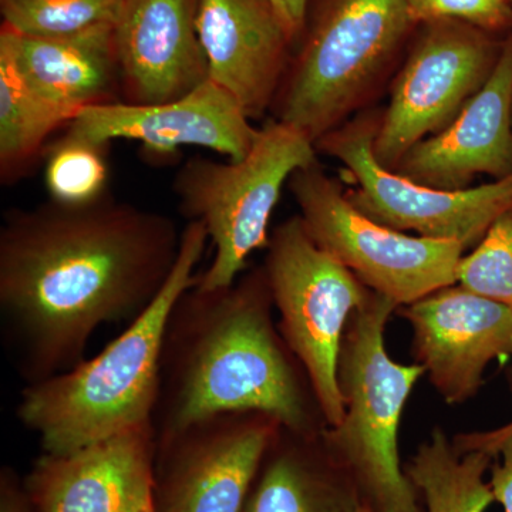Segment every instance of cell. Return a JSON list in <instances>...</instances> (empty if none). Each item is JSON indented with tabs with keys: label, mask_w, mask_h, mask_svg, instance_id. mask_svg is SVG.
<instances>
[{
	"label": "cell",
	"mask_w": 512,
	"mask_h": 512,
	"mask_svg": "<svg viewBox=\"0 0 512 512\" xmlns=\"http://www.w3.org/2000/svg\"><path fill=\"white\" fill-rule=\"evenodd\" d=\"M181 235L168 215L107 194L9 211L0 228V319L20 379L72 369L100 326L136 319L170 278Z\"/></svg>",
	"instance_id": "6da1fadb"
},
{
	"label": "cell",
	"mask_w": 512,
	"mask_h": 512,
	"mask_svg": "<svg viewBox=\"0 0 512 512\" xmlns=\"http://www.w3.org/2000/svg\"><path fill=\"white\" fill-rule=\"evenodd\" d=\"M272 308L264 266L225 288L194 284L181 295L164 333L156 437L228 412L268 414L291 433L320 436L328 426Z\"/></svg>",
	"instance_id": "7a4b0ae2"
},
{
	"label": "cell",
	"mask_w": 512,
	"mask_h": 512,
	"mask_svg": "<svg viewBox=\"0 0 512 512\" xmlns=\"http://www.w3.org/2000/svg\"><path fill=\"white\" fill-rule=\"evenodd\" d=\"M208 244L204 225L187 222L170 278L119 338L66 372L26 384L16 416L39 437L42 453H70L153 423L168 318L197 281Z\"/></svg>",
	"instance_id": "3957f363"
},
{
	"label": "cell",
	"mask_w": 512,
	"mask_h": 512,
	"mask_svg": "<svg viewBox=\"0 0 512 512\" xmlns=\"http://www.w3.org/2000/svg\"><path fill=\"white\" fill-rule=\"evenodd\" d=\"M396 303L370 293L350 319L339 357L345 416L326 427L320 443L348 474L373 512H421L416 488L400 464L399 427L404 406L424 367L389 356L384 330Z\"/></svg>",
	"instance_id": "277c9868"
},
{
	"label": "cell",
	"mask_w": 512,
	"mask_h": 512,
	"mask_svg": "<svg viewBox=\"0 0 512 512\" xmlns=\"http://www.w3.org/2000/svg\"><path fill=\"white\" fill-rule=\"evenodd\" d=\"M316 160V144L298 128L271 120L242 160L194 157L174 177L178 210L207 229L214 258L195 286L220 289L237 281L249 256L268 247L269 222L284 185Z\"/></svg>",
	"instance_id": "5b68a950"
},
{
	"label": "cell",
	"mask_w": 512,
	"mask_h": 512,
	"mask_svg": "<svg viewBox=\"0 0 512 512\" xmlns=\"http://www.w3.org/2000/svg\"><path fill=\"white\" fill-rule=\"evenodd\" d=\"M412 25L409 0H322L286 70L275 119L316 144L359 106Z\"/></svg>",
	"instance_id": "8992f818"
},
{
	"label": "cell",
	"mask_w": 512,
	"mask_h": 512,
	"mask_svg": "<svg viewBox=\"0 0 512 512\" xmlns=\"http://www.w3.org/2000/svg\"><path fill=\"white\" fill-rule=\"evenodd\" d=\"M265 249L264 271L282 338L308 375L326 426H338L345 416L339 386L343 338L372 292L309 237L301 217L276 227Z\"/></svg>",
	"instance_id": "52a82bcc"
},
{
	"label": "cell",
	"mask_w": 512,
	"mask_h": 512,
	"mask_svg": "<svg viewBox=\"0 0 512 512\" xmlns=\"http://www.w3.org/2000/svg\"><path fill=\"white\" fill-rule=\"evenodd\" d=\"M288 184L309 237L373 292L407 306L457 284L466 249L460 242L413 237L379 224L357 210L318 163L296 171Z\"/></svg>",
	"instance_id": "ba28073f"
},
{
	"label": "cell",
	"mask_w": 512,
	"mask_h": 512,
	"mask_svg": "<svg viewBox=\"0 0 512 512\" xmlns=\"http://www.w3.org/2000/svg\"><path fill=\"white\" fill-rule=\"evenodd\" d=\"M376 131L377 126L369 123L338 127L316 141V148L345 165L356 181V190L346 194L350 202L379 224L468 248L512 208V174L457 191L419 184L377 161Z\"/></svg>",
	"instance_id": "9c48e42d"
},
{
	"label": "cell",
	"mask_w": 512,
	"mask_h": 512,
	"mask_svg": "<svg viewBox=\"0 0 512 512\" xmlns=\"http://www.w3.org/2000/svg\"><path fill=\"white\" fill-rule=\"evenodd\" d=\"M282 426L268 414L228 412L156 437L157 512H242Z\"/></svg>",
	"instance_id": "30bf717a"
},
{
	"label": "cell",
	"mask_w": 512,
	"mask_h": 512,
	"mask_svg": "<svg viewBox=\"0 0 512 512\" xmlns=\"http://www.w3.org/2000/svg\"><path fill=\"white\" fill-rule=\"evenodd\" d=\"M497 60L491 43L474 26L457 20L429 22L397 76L377 126V161L393 170L414 144L447 127L487 83Z\"/></svg>",
	"instance_id": "8fae6325"
},
{
	"label": "cell",
	"mask_w": 512,
	"mask_h": 512,
	"mask_svg": "<svg viewBox=\"0 0 512 512\" xmlns=\"http://www.w3.org/2000/svg\"><path fill=\"white\" fill-rule=\"evenodd\" d=\"M258 130L239 101L211 79L167 103L89 107L67 126V133L106 146L113 140L138 141L154 156L201 147L231 161L247 156Z\"/></svg>",
	"instance_id": "7c38bea8"
},
{
	"label": "cell",
	"mask_w": 512,
	"mask_h": 512,
	"mask_svg": "<svg viewBox=\"0 0 512 512\" xmlns=\"http://www.w3.org/2000/svg\"><path fill=\"white\" fill-rule=\"evenodd\" d=\"M419 365L447 403L471 399L495 359L512 356V308L456 284L404 306Z\"/></svg>",
	"instance_id": "4fadbf2b"
},
{
	"label": "cell",
	"mask_w": 512,
	"mask_h": 512,
	"mask_svg": "<svg viewBox=\"0 0 512 512\" xmlns=\"http://www.w3.org/2000/svg\"><path fill=\"white\" fill-rule=\"evenodd\" d=\"M198 0H126L114 25L121 103H167L210 80Z\"/></svg>",
	"instance_id": "5bb4252c"
},
{
	"label": "cell",
	"mask_w": 512,
	"mask_h": 512,
	"mask_svg": "<svg viewBox=\"0 0 512 512\" xmlns=\"http://www.w3.org/2000/svg\"><path fill=\"white\" fill-rule=\"evenodd\" d=\"M393 171L440 190H466L478 175L512 174V39L456 119L414 144Z\"/></svg>",
	"instance_id": "9a60e30c"
},
{
	"label": "cell",
	"mask_w": 512,
	"mask_h": 512,
	"mask_svg": "<svg viewBox=\"0 0 512 512\" xmlns=\"http://www.w3.org/2000/svg\"><path fill=\"white\" fill-rule=\"evenodd\" d=\"M197 32L212 82L259 119L291 63L293 39L272 0H198Z\"/></svg>",
	"instance_id": "2e32d148"
},
{
	"label": "cell",
	"mask_w": 512,
	"mask_h": 512,
	"mask_svg": "<svg viewBox=\"0 0 512 512\" xmlns=\"http://www.w3.org/2000/svg\"><path fill=\"white\" fill-rule=\"evenodd\" d=\"M154 453L148 423L70 453H42L23 484L36 512H126L153 477Z\"/></svg>",
	"instance_id": "e0dca14e"
},
{
	"label": "cell",
	"mask_w": 512,
	"mask_h": 512,
	"mask_svg": "<svg viewBox=\"0 0 512 512\" xmlns=\"http://www.w3.org/2000/svg\"><path fill=\"white\" fill-rule=\"evenodd\" d=\"M0 55L33 90L74 113L121 101L114 25L56 37L19 35L2 26Z\"/></svg>",
	"instance_id": "ac0fdd59"
},
{
	"label": "cell",
	"mask_w": 512,
	"mask_h": 512,
	"mask_svg": "<svg viewBox=\"0 0 512 512\" xmlns=\"http://www.w3.org/2000/svg\"><path fill=\"white\" fill-rule=\"evenodd\" d=\"M320 437L281 429L262 461L242 512H357L362 501Z\"/></svg>",
	"instance_id": "d6986e66"
},
{
	"label": "cell",
	"mask_w": 512,
	"mask_h": 512,
	"mask_svg": "<svg viewBox=\"0 0 512 512\" xmlns=\"http://www.w3.org/2000/svg\"><path fill=\"white\" fill-rule=\"evenodd\" d=\"M77 113L33 90L8 57L0 55V178L18 180L42 154L47 138Z\"/></svg>",
	"instance_id": "ffe728a7"
},
{
	"label": "cell",
	"mask_w": 512,
	"mask_h": 512,
	"mask_svg": "<svg viewBox=\"0 0 512 512\" xmlns=\"http://www.w3.org/2000/svg\"><path fill=\"white\" fill-rule=\"evenodd\" d=\"M493 458L484 451L461 453L436 430L412 458L407 477L423 495L427 512H485L495 501L484 478Z\"/></svg>",
	"instance_id": "44dd1931"
},
{
	"label": "cell",
	"mask_w": 512,
	"mask_h": 512,
	"mask_svg": "<svg viewBox=\"0 0 512 512\" xmlns=\"http://www.w3.org/2000/svg\"><path fill=\"white\" fill-rule=\"evenodd\" d=\"M126 0H0L3 28L33 37L116 25Z\"/></svg>",
	"instance_id": "7402d4cb"
},
{
	"label": "cell",
	"mask_w": 512,
	"mask_h": 512,
	"mask_svg": "<svg viewBox=\"0 0 512 512\" xmlns=\"http://www.w3.org/2000/svg\"><path fill=\"white\" fill-rule=\"evenodd\" d=\"M106 147L66 131L49 148L46 187L50 200L80 205L103 197L109 180Z\"/></svg>",
	"instance_id": "603a6c76"
},
{
	"label": "cell",
	"mask_w": 512,
	"mask_h": 512,
	"mask_svg": "<svg viewBox=\"0 0 512 512\" xmlns=\"http://www.w3.org/2000/svg\"><path fill=\"white\" fill-rule=\"evenodd\" d=\"M457 284L512 308V208L493 222L470 255L461 258Z\"/></svg>",
	"instance_id": "cb8c5ba5"
},
{
	"label": "cell",
	"mask_w": 512,
	"mask_h": 512,
	"mask_svg": "<svg viewBox=\"0 0 512 512\" xmlns=\"http://www.w3.org/2000/svg\"><path fill=\"white\" fill-rule=\"evenodd\" d=\"M413 23L457 20L477 28H500L510 18L507 0H409Z\"/></svg>",
	"instance_id": "d4e9b609"
},
{
	"label": "cell",
	"mask_w": 512,
	"mask_h": 512,
	"mask_svg": "<svg viewBox=\"0 0 512 512\" xmlns=\"http://www.w3.org/2000/svg\"><path fill=\"white\" fill-rule=\"evenodd\" d=\"M497 456L501 461L491 466V490L504 512H512V437L504 441Z\"/></svg>",
	"instance_id": "484cf974"
},
{
	"label": "cell",
	"mask_w": 512,
	"mask_h": 512,
	"mask_svg": "<svg viewBox=\"0 0 512 512\" xmlns=\"http://www.w3.org/2000/svg\"><path fill=\"white\" fill-rule=\"evenodd\" d=\"M0 512H36L20 478L10 467L0 473Z\"/></svg>",
	"instance_id": "4316f807"
},
{
	"label": "cell",
	"mask_w": 512,
	"mask_h": 512,
	"mask_svg": "<svg viewBox=\"0 0 512 512\" xmlns=\"http://www.w3.org/2000/svg\"><path fill=\"white\" fill-rule=\"evenodd\" d=\"M512 437V423L488 433L463 434L458 436L456 443L461 451H484L490 456H497L504 441Z\"/></svg>",
	"instance_id": "83f0119b"
},
{
	"label": "cell",
	"mask_w": 512,
	"mask_h": 512,
	"mask_svg": "<svg viewBox=\"0 0 512 512\" xmlns=\"http://www.w3.org/2000/svg\"><path fill=\"white\" fill-rule=\"evenodd\" d=\"M279 16L284 20L289 35L295 40L302 35L305 28L306 16H308L311 0H272Z\"/></svg>",
	"instance_id": "f1b7e54d"
},
{
	"label": "cell",
	"mask_w": 512,
	"mask_h": 512,
	"mask_svg": "<svg viewBox=\"0 0 512 512\" xmlns=\"http://www.w3.org/2000/svg\"><path fill=\"white\" fill-rule=\"evenodd\" d=\"M126 512H157L153 500V477L137 491Z\"/></svg>",
	"instance_id": "f546056e"
},
{
	"label": "cell",
	"mask_w": 512,
	"mask_h": 512,
	"mask_svg": "<svg viewBox=\"0 0 512 512\" xmlns=\"http://www.w3.org/2000/svg\"><path fill=\"white\" fill-rule=\"evenodd\" d=\"M357 512H373V511L370 510L369 505H366L365 503H363L362 505H360V508H359V510H357Z\"/></svg>",
	"instance_id": "4dcf8cb0"
},
{
	"label": "cell",
	"mask_w": 512,
	"mask_h": 512,
	"mask_svg": "<svg viewBox=\"0 0 512 512\" xmlns=\"http://www.w3.org/2000/svg\"><path fill=\"white\" fill-rule=\"evenodd\" d=\"M510 3H511V9H512V0H510Z\"/></svg>",
	"instance_id": "1f68e13d"
}]
</instances>
